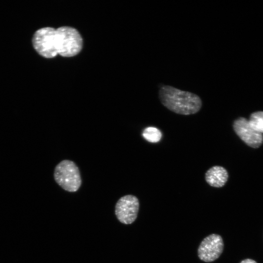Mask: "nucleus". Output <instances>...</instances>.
<instances>
[{"label":"nucleus","instance_id":"10","mask_svg":"<svg viewBox=\"0 0 263 263\" xmlns=\"http://www.w3.org/2000/svg\"><path fill=\"white\" fill-rule=\"evenodd\" d=\"M248 121L254 130L261 134L263 133V112L253 113Z\"/></svg>","mask_w":263,"mask_h":263},{"label":"nucleus","instance_id":"7","mask_svg":"<svg viewBox=\"0 0 263 263\" xmlns=\"http://www.w3.org/2000/svg\"><path fill=\"white\" fill-rule=\"evenodd\" d=\"M233 130L237 135L249 146L257 148L263 143V134L254 130L248 120L240 117L234 121Z\"/></svg>","mask_w":263,"mask_h":263},{"label":"nucleus","instance_id":"6","mask_svg":"<svg viewBox=\"0 0 263 263\" xmlns=\"http://www.w3.org/2000/svg\"><path fill=\"white\" fill-rule=\"evenodd\" d=\"M224 245L223 240L220 235L216 234H210L201 243L198 249V257L204 262H213L221 255Z\"/></svg>","mask_w":263,"mask_h":263},{"label":"nucleus","instance_id":"2","mask_svg":"<svg viewBox=\"0 0 263 263\" xmlns=\"http://www.w3.org/2000/svg\"><path fill=\"white\" fill-rule=\"evenodd\" d=\"M54 179L64 190L75 192L81 185V178L78 167L72 161L64 160L55 167Z\"/></svg>","mask_w":263,"mask_h":263},{"label":"nucleus","instance_id":"8","mask_svg":"<svg viewBox=\"0 0 263 263\" xmlns=\"http://www.w3.org/2000/svg\"><path fill=\"white\" fill-rule=\"evenodd\" d=\"M205 178L209 185L219 188L225 184L228 178V173L223 167L214 166L206 171Z\"/></svg>","mask_w":263,"mask_h":263},{"label":"nucleus","instance_id":"4","mask_svg":"<svg viewBox=\"0 0 263 263\" xmlns=\"http://www.w3.org/2000/svg\"><path fill=\"white\" fill-rule=\"evenodd\" d=\"M36 51L44 57L51 58L57 55L56 49V31L52 27H44L38 30L32 39Z\"/></svg>","mask_w":263,"mask_h":263},{"label":"nucleus","instance_id":"9","mask_svg":"<svg viewBox=\"0 0 263 263\" xmlns=\"http://www.w3.org/2000/svg\"><path fill=\"white\" fill-rule=\"evenodd\" d=\"M142 135L147 141L151 143H157L161 140L162 134L158 129L149 127L144 130Z\"/></svg>","mask_w":263,"mask_h":263},{"label":"nucleus","instance_id":"5","mask_svg":"<svg viewBox=\"0 0 263 263\" xmlns=\"http://www.w3.org/2000/svg\"><path fill=\"white\" fill-rule=\"evenodd\" d=\"M139 208L138 198L133 195H126L121 197L117 202L115 214L119 222L129 225L136 220Z\"/></svg>","mask_w":263,"mask_h":263},{"label":"nucleus","instance_id":"11","mask_svg":"<svg viewBox=\"0 0 263 263\" xmlns=\"http://www.w3.org/2000/svg\"><path fill=\"white\" fill-rule=\"evenodd\" d=\"M240 263H257L255 261L250 259H246L242 261Z\"/></svg>","mask_w":263,"mask_h":263},{"label":"nucleus","instance_id":"3","mask_svg":"<svg viewBox=\"0 0 263 263\" xmlns=\"http://www.w3.org/2000/svg\"><path fill=\"white\" fill-rule=\"evenodd\" d=\"M58 45L57 53L64 57H72L78 54L82 47V39L75 28L63 26L56 29Z\"/></svg>","mask_w":263,"mask_h":263},{"label":"nucleus","instance_id":"1","mask_svg":"<svg viewBox=\"0 0 263 263\" xmlns=\"http://www.w3.org/2000/svg\"><path fill=\"white\" fill-rule=\"evenodd\" d=\"M159 98L164 106L179 114H195L202 106V100L198 95L169 85H163L160 87Z\"/></svg>","mask_w":263,"mask_h":263}]
</instances>
